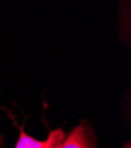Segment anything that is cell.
I'll list each match as a JSON object with an SVG mask.
<instances>
[{"mask_svg":"<svg viewBox=\"0 0 131 148\" xmlns=\"http://www.w3.org/2000/svg\"><path fill=\"white\" fill-rule=\"evenodd\" d=\"M125 148H131V147H130V145H128V146H126Z\"/></svg>","mask_w":131,"mask_h":148,"instance_id":"3957f363","label":"cell"},{"mask_svg":"<svg viewBox=\"0 0 131 148\" xmlns=\"http://www.w3.org/2000/svg\"><path fill=\"white\" fill-rule=\"evenodd\" d=\"M58 148H97V140L92 128L83 121L73 128Z\"/></svg>","mask_w":131,"mask_h":148,"instance_id":"6da1fadb","label":"cell"},{"mask_svg":"<svg viewBox=\"0 0 131 148\" xmlns=\"http://www.w3.org/2000/svg\"><path fill=\"white\" fill-rule=\"evenodd\" d=\"M65 139V133L62 128L52 130L46 140L40 141L30 135H27L24 129H20L19 138L14 148H58V146Z\"/></svg>","mask_w":131,"mask_h":148,"instance_id":"7a4b0ae2","label":"cell"}]
</instances>
